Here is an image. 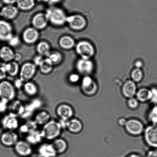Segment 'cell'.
Segmentation results:
<instances>
[{
    "label": "cell",
    "mask_w": 157,
    "mask_h": 157,
    "mask_svg": "<svg viewBox=\"0 0 157 157\" xmlns=\"http://www.w3.org/2000/svg\"><path fill=\"white\" fill-rule=\"evenodd\" d=\"M11 24L6 20H0V41H8L13 36Z\"/></svg>",
    "instance_id": "obj_6"
},
{
    "label": "cell",
    "mask_w": 157,
    "mask_h": 157,
    "mask_svg": "<svg viewBox=\"0 0 157 157\" xmlns=\"http://www.w3.org/2000/svg\"><path fill=\"white\" fill-rule=\"evenodd\" d=\"M65 126L69 132L73 133H79L82 128L81 121L76 118H71L66 121Z\"/></svg>",
    "instance_id": "obj_21"
},
{
    "label": "cell",
    "mask_w": 157,
    "mask_h": 157,
    "mask_svg": "<svg viewBox=\"0 0 157 157\" xmlns=\"http://www.w3.org/2000/svg\"><path fill=\"white\" fill-rule=\"evenodd\" d=\"M16 4L18 9L23 11H28L35 7V0H17Z\"/></svg>",
    "instance_id": "obj_30"
},
{
    "label": "cell",
    "mask_w": 157,
    "mask_h": 157,
    "mask_svg": "<svg viewBox=\"0 0 157 157\" xmlns=\"http://www.w3.org/2000/svg\"><path fill=\"white\" fill-rule=\"evenodd\" d=\"M60 122L55 120H50L43 126L42 131L44 139L48 140H54L61 135L62 130Z\"/></svg>",
    "instance_id": "obj_1"
},
{
    "label": "cell",
    "mask_w": 157,
    "mask_h": 157,
    "mask_svg": "<svg viewBox=\"0 0 157 157\" xmlns=\"http://www.w3.org/2000/svg\"><path fill=\"white\" fill-rule=\"evenodd\" d=\"M50 114L45 111H41L35 115L33 121L37 125L44 126L50 121Z\"/></svg>",
    "instance_id": "obj_25"
},
{
    "label": "cell",
    "mask_w": 157,
    "mask_h": 157,
    "mask_svg": "<svg viewBox=\"0 0 157 157\" xmlns=\"http://www.w3.org/2000/svg\"><path fill=\"white\" fill-rule=\"evenodd\" d=\"M56 113L61 120L66 122L73 117L74 111L69 105L63 104L59 105L57 108Z\"/></svg>",
    "instance_id": "obj_10"
},
{
    "label": "cell",
    "mask_w": 157,
    "mask_h": 157,
    "mask_svg": "<svg viewBox=\"0 0 157 157\" xmlns=\"http://www.w3.org/2000/svg\"><path fill=\"white\" fill-rule=\"evenodd\" d=\"M8 103L5 100H0V113H4L7 110Z\"/></svg>",
    "instance_id": "obj_40"
},
{
    "label": "cell",
    "mask_w": 157,
    "mask_h": 157,
    "mask_svg": "<svg viewBox=\"0 0 157 157\" xmlns=\"http://www.w3.org/2000/svg\"><path fill=\"white\" fill-rule=\"evenodd\" d=\"M38 152L40 157H55L57 154L53 144L48 143L41 144L38 149Z\"/></svg>",
    "instance_id": "obj_18"
},
{
    "label": "cell",
    "mask_w": 157,
    "mask_h": 157,
    "mask_svg": "<svg viewBox=\"0 0 157 157\" xmlns=\"http://www.w3.org/2000/svg\"><path fill=\"white\" fill-rule=\"evenodd\" d=\"M127 121L124 118H121V119H120L118 123L121 126L125 125Z\"/></svg>",
    "instance_id": "obj_49"
},
{
    "label": "cell",
    "mask_w": 157,
    "mask_h": 157,
    "mask_svg": "<svg viewBox=\"0 0 157 157\" xmlns=\"http://www.w3.org/2000/svg\"><path fill=\"white\" fill-rule=\"evenodd\" d=\"M53 64L49 58L43 59L38 67L41 73L44 75L50 74L53 70Z\"/></svg>",
    "instance_id": "obj_27"
},
{
    "label": "cell",
    "mask_w": 157,
    "mask_h": 157,
    "mask_svg": "<svg viewBox=\"0 0 157 157\" xmlns=\"http://www.w3.org/2000/svg\"><path fill=\"white\" fill-rule=\"evenodd\" d=\"M147 157H157V148H155L149 151Z\"/></svg>",
    "instance_id": "obj_45"
},
{
    "label": "cell",
    "mask_w": 157,
    "mask_h": 157,
    "mask_svg": "<svg viewBox=\"0 0 157 157\" xmlns=\"http://www.w3.org/2000/svg\"><path fill=\"white\" fill-rule=\"evenodd\" d=\"M23 89L25 92L29 96H35L38 93V89L36 84L30 81L25 82Z\"/></svg>",
    "instance_id": "obj_31"
},
{
    "label": "cell",
    "mask_w": 157,
    "mask_h": 157,
    "mask_svg": "<svg viewBox=\"0 0 157 157\" xmlns=\"http://www.w3.org/2000/svg\"><path fill=\"white\" fill-rule=\"evenodd\" d=\"M43 59L42 56L41 55H39V56H36L34 59V64L36 66H39Z\"/></svg>",
    "instance_id": "obj_44"
},
{
    "label": "cell",
    "mask_w": 157,
    "mask_h": 157,
    "mask_svg": "<svg viewBox=\"0 0 157 157\" xmlns=\"http://www.w3.org/2000/svg\"><path fill=\"white\" fill-rule=\"evenodd\" d=\"M47 57L50 59L54 65L60 63L62 61L63 58L61 53L56 51L50 52Z\"/></svg>",
    "instance_id": "obj_35"
},
{
    "label": "cell",
    "mask_w": 157,
    "mask_h": 157,
    "mask_svg": "<svg viewBox=\"0 0 157 157\" xmlns=\"http://www.w3.org/2000/svg\"><path fill=\"white\" fill-rule=\"evenodd\" d=\"M22 59V56L21 55L18 53H15L14 59L13 61H16V62H18L21 59Z\"/></svg>",
    "instance_id": "obj_47"
},
{
    "label": "cell",
    "mask_w": 157,
    "mask_h": 157,
    "mask_svg": "<svg viewBox=\"0 0 157 157\" xmlns=\"http://www.w3.org/2000/svg\"><path fill=\"white\" fill-rule=\"evenodd\" d=\"M135 66L138 68H139L140 67H142V63L140 61H137V62H136V64H135Z\"/></svg>",
    "instance_id": "obj_50"
},
{
    "label": "cell",
    "mask_w": 157,
    "mask_h": 157,
    "mask_svg": "<svg viewBox=\"0 0 157 157\" xmlns=\"http://www.w3.org/2000/svg\"><path fill=\"white\" fill-rule=\"evenodd\" d=\"M36 1L39 2H47L48 3L50 0H36Z\"/></svg>",
    "instance_id": "obj_51"
},
{
    "label": "cell",
    "mask_w": 157,
    "mask_h": 157,
    "mask_svg": "<svg viewBox=\"0 0 157 157\" xmlns=\"http://www.w3.org/2000/svg\"><path fill=\"white\" fill-rule=\"evenodd\" d=\"M7 75L4 66H0V81H2L5 79Z\"/></svg>",
    "instance_id": "obj_42"
},
{
    "label": "cell",
    "mask_w": 157,
    "mask_h": 157,
    "mask_svg": "<svg viewBox=\"0 0 157 157\" xmlns=\"http://www.w3.org/2000/svg\"><path fill=\"white\" fill-rule=\"evenodd\" d=\"M14 147L15 151L21 156L24 157L30 156L33 151L31 146L27 141L19 140Z\"/></svg>",
    "instance_id": "obj_11"
},
{
    "label": "cell",
    "mask_w": 157,
    "mask_h": 157,
    "mask_svg": "<svg viewBox=\"0 0 157 157\" xmlns=\"http://www.w3.org/2000/svg\"><path fill=\"white\" fill-rule=\"evenodd\" d=\"M128 157H140L138 155L135 154H133L131 155L130 156H129Z\"/></svg>",
    "instance_id": "obj_52"
},
{
    "label": "cell",
    "mask_w": 157,
    "mask_h": 157,
    "mask_svg": "<svg viewBox=\"0 0 157 157\" xmlns=\"http://www.w3.org/2000/svg\"><path fill=\"white\" fill-rule=\"evenodd\" d=\"M136 96L138 99L143 102L148 101L151 98V90L145 88L140 89L137 93Z\"/></svg>",
    "instance_id": "obj_34"
},
{
    "label": "cell",
    "mask_w": 157,
    "mask_h": 157,
    "mask_svg": "<svg viewBox=\"0 0 157 157\" xmlns=\"http://www.w3.org/2000/svg\"><path fill=\"white\" fill-rule=\"evenodd\" d=\"M0 48H1V47H0Z\"/></svg>",
    "instance_id": "obj_54"
},
{
    "label": "cell",
    "mask_w": 157,
    "mask_h": 157,
    "mask_svg": "<svg viewBox=\"0 0 157 157\" xmlns=\"http://www.w3.org/2000/svg\"><path fill=\"white\" fill-rule=\"evenodd\" d=\"M4 4L6 5H13L16 3L17 0H2Z\"/></svg>",
    "instance_id": "obj_46"
},
{
    "label": "cell",
    "mask_w": 157,
    "mask_h": 157,
    "mask_svg": "<svg viewBox=\"0 0 157 157\" xmlns=\"http://www.w3.org/2000/svg\"><path fill=\"white\" fill-rule=\"evenodd\" d=\"M149 119L154 125H157V105L155 106L152 109L150 114Z\"/></svg>",
    "instance_id": "obj_37"
},
{
    "label": "cell",
    "mask_w": 157,
    "mask_h": 157,
    "mask_svg": "<svg viewBox=\"0 0 157 157\" xmlns=\"http://www.w3.org/2000/svg\"><path fill=\"white\" fill-rule=\"evenodd\" d=\"M151 101L155 104H157V88L153 87L151 89Z\"/></svg>",
    "instance_id": "obj_39"
},
{
    "label": "cell",
    "mask_w": 157,
    "mask_h": 157,
    "mask_svg": "<svg viewBox=\"0 0 157 157\" xmlns=\"http://www.w3.org/2000/svg\"><path fill=\"white\" fill-rule=\"evenodd\" d=\"M60 46L64 50H70L75 45V41L73 38L67 35L61 37L59 41Z\"/></svg>",
    "instance_id": "obj_28"
},
{
    "label": "cell",
    "mask_w": 157,
    "mask_h": 157,
    "mask_svg": "<svg viewBox=\"0 0 157 157\" xmlns=\"http://www.w3.org/2000/svg\"><path fill=\"white\" fill-rule=\"evenodd\" d=\"M18 9L13 5H6L0 10V15L5 20H13L17 16Z\"/></svg>",
    "instance_id": "obj_17"
},
{
    "label": "cell",
    "mask_w": 157,
    "mask_h": 157,
    "mask_svg": "<svg viewBox=\"0 0 157 157\" xmlns=\"http://www.w3.org/2000/svg\"><path fill=\"white\" fill-rule=\"evenodd\" d=\"M36 49L38 53L41 56L47 57L50 52V44L46 41H42L38 43Z\"/></svg>",
    "instance_id": "obj_32"
},
{
    "label": "cell",
    "mask_w": 157,
    "mask_h": 157,
    "mask_svg": "<svg viewBox=\"0 0 157 157\" xmlns=\"http://www.w3.org/2000/svg\"><path fill=\"white\" fill-rule=\"evenodd\" d=\"M39 37L38 30L34 28L29 27L23 32L22 39L26 44H32L38 40Z\"/></svg>",
    "instance_id": "obj_12"
},
{
    "label": "cell",
    "mask_w": 157,
    "mask_h": 157,
    "mask_svg": "<svg viewBox=\"0 0 157 157\" xmlns=\"http://www.w3.org/2000/svg\"><path fill=\"white\" fill-rule=\"evenodd\" d=\"M145 140L150 147L157 148V125H151L147 128L144 133Z\"/></svg>",
    "instance_id": "obj_9"
},
{
    "label": "cell",
    "mask_w": 157,
    "mask_h": 157,
    "mask_svg": "<svg viewBox=\"0 0 157 157\" xmlns=\"http://www.w3.org/2000/svg\"><path fill=\"white\" fill-rule=\"evenodd\" d=\"M129 107L132 109H135L137 107L138 102L137 100L134 98H130L128 101Z\"/></svg>",
    "instance_id": "obj_41"
},
{
    "label": "cell",
    "mask_w": 157,
    "mask_h": 157,
    "mask_svg": "<svg viewBox=\"0 0 157 157\" xmlns=\"http://www.w3.org/2000/svg\"><path fill=\"white\" fill-rule=\"evenodd\" d=\"M14 86L10 82L3 80L0 82V98L7 102L13 101L16 97Z\"/></svg>",
    "instance_id": "obj_3"
},
{
    "label": "cell",
    "mask_w": 157,
    "mask_h": 157,
    "mask_svg": "<svg viewBox=\"0 0 157 157\" xmlns=\"http://www.w3.org/2000/svg\"><path fill=\"white\" fill-rule=\"evenodd\" d=\"M143 73L141 71L139 68L134 70L132 73V78L134 81L139 82L142 79Z\"/></svg>",
    "instance_id": "obj_36"
},
{
    "label": "cell",
    "mask_w": 157,
    "mask_h": 157,
    "mask_svg": "<svg viewBox=\"0 0 157 157\" xmlns=\"http://www.w3.org/2000/svg\"><path fill=\"white\" fill-rule=\"evenodd\" d=\"M52 144L56 153L60 154L64 153L68 147V144L67 141L62 138H56L54 140Z\"/></svg>",
    "instance_id": "obj_26"
},
{
    "label": "cell",
    "mask_w": 157,
    "mask_h": 157,
    "mask_svg": "<svg viewBox=\"0 0 157 157\" xmlns=\"http://www.w3.org/2000/svg\"><path fill=\"white\" fill-rule=\"evenodd\" d=\"M0 16H1V15H0Z\"/></svg>",
    "instance_id": "obj_53"
},
{
    "label": "cell",
    "mask_w": 157,
    "mask_h": 157,
    "mask_svg": "<svg viewBox=\"0 0 157 157\" xmlns=\"http://www.w3.org/2000/svg\"><path fill=\"white\" fill-rule=\"evenodd\" d=\"M82 88L84 93L90 95L96 92L97 86L91 78L89 76H86L82 82Z\"/></svg>",
    "instance_id": "obj_19"
},
{
    "label": "cell",
    "mask_w": 157,
    "mask_h": 157,
    "mask_svg": "<svg viewBox=\"0 0 157 157\" xmlns=\"http://www.w3.org/2000/svg\"><path fill=\"white\" fill-rule=\"evenodd\" d=\"M61 1V0H50L48 4L50 5H54L59 3Z\"/></svg>",
    "instance_id": "obj_48"
},
{
    "label": "cell",
    "mask_w": 157,
    "mask_h": 157,
    "mask_svg": "<svg viewBox=\"0 0 157 157\" xmlns=\"http://www.w3.org/2000/svg\"><path fill=\"white\" fill-rule=\"evenodd\" d=\"M77 70L82 74H87L92 72L93 64L89 59L82 58L78 60L76 64Z\"/></svg>",
    "instance_id": "obj_20"
},
{
    "label": "cell",
    "mask_w": 157,
    "mask_h": 157,
    "mask_svg": "<svg viewBox=\"0 0 157 157\" xmlns=\"http://www.w3.org/2000/svg\"><path fill=\"white\" fill-rule=\"evenodd\" d=\"M15 55V52L8 46H4L0 48V58L4 62L8 63L13 61Z\"/></svg>",
    "instance_id": "obj_22"
},
{
    "label": "cell",
    "mask_w": 157,
    "mask_h": 157,
    "mask_svg": "<svg viewBox=\"0 0 157 157\" xmlns=\"http://www.w3.org/2000/svg\"><path fill=\"white\" fill-rule=\"evenodd\" d=\"M36 72V66L34 63H26L20 69L19 79L23 82L30 81Z\"/></svg>",
    "instance_id": "obj_4"
},
{
    "label": "cell",
    "mask_w": 157,
    "mask_h": 157,
    "mask_svg": "<svg viewBox=\"0 0 157 157\" xmlns=\"http://www.w3.org/2000/svg\"><path fill=\"white\" fill-rule=\"evenodd\" d=\"M49 22L54 25L61 26L67 23V16L63 9L57 7H51L45 13Z\"/></svg>",
    "instance_id": "obj_2"
},
{
    "label": "cell",
    "mask_w": 157,
    "mask_h": 157,
    "mask_svg": "<svg viewBox=\"0 0 157 157\" xmlns=\"http://www.w3.org/2000/svg\"><path fill=\"white\" fill-rule=\"evenodd\" d=\"M37 126V124L35 123L34 121H29L21 126L19 128L20 131L21 133L28 135L36 130Z\"/></svg>",
    "instance_id": "obj_33"
},
{
    "label": "cell",
    "mask_w": 157,
    "mask_h": 157,
    "mask_svg": "<svg viewBox=\"0 0 157 157\" xmlns=\"http://www.w3.org/2000/svg\"><path fill=\"white\" fill-rule=\"evenodd\" d=\"M8 42L9 45L11 47H16L19 44L20 39L17 36H13Z\"/></svg>",
    "instance_id": "obj_38"
},
{
    "label": "cell",
    "mask_w": 157,
    "mask_h": 157,
    "mask_svg": "<svg viewBox=\"0 0 157 157\" xmlns=\"http://www.w3.org/2000/svg\"><path fill=\"white\" fill-rule=\"evenodd\" d=\"M69 79L71 82L76 83L79 81V76L76 74H72L69 76Z\"/></svg>",
    "instance_id": "obj_43"
},
{
    "label": "cell",
    "mask_w": 157,
    "mask_h": 157,
    "mask_svg": "<svg viewBox=\"0 0 157 157\" xmlns=\"http://www.w3.org/2000/svg\"><path fill=\"white\" fill-rule=\"evenodd\" d=\"M136 86L135 83L132 81H128L124 83L122 88V92L124 96L131 98L136 93Z\"/></svg>",
    "instance_id": "obj_24"
},
{
    "label": "cell",
    "mask_w": 157,
    "mask_h": 157,
    "mask_svg": "<svg viewBox=\"0 0 157 157\" xmlns=\"http://www.w3.org/2000/svg\"><path fill=\"white\" fill-rule=\"evenodd\" d=\"M76 50L77 53L84 59H89L94 53L93 46L86 41L78 42L76 46Z\"/></svg>",
    "instance_id": "obj_5"
},
{
    "label": "cell",
    "mask_w": 157,
    "mask_h": 157,
    "mask_svg": "<svg viewBox=\"0 0 157 157\" xmlns=\"http://www.w3.org/2000/svg\"><path fill=\"white\" fill-rule=\"evenodd\" d=\"M48 22L45 13H36L32 18V23L33 27L37 30H42L45 28Z\"/></svg>",
    "instance_id": "obj_15"
},
{
    "label": "cell",
    "mask_w": 157,
    "mask_h": 157,
    "mask_svg": "<svg viewBox=\"0 0 157 157\" xmlns=\"http://www.w3.org/2000/svg\"><path fill=\"white\" fill-rule=\"evenodd\" d=\"M27 142L30 144L36 145L44 139L41 130H36L28 134L26 138Z\"/></svg>",
    "instance_id": "obj_23"
},
{
    "label": "cell",
    "mask_w": 157,
    "mask_h": 157,
    "mask_svg": "<svg viewBox=\"0 0 157 157\" xmlns=\"http://www.w3.org/2000/svg\"><path fill=\"white\" fill-rule=\"evenodd\" d=\"M7 74L12 77L16 76L19 74L20 69L18 63L15 61H12L7 63L4 66Z\"/></svg>",
    "instance_id": "obj_29"
},
{
    "label": "cell",
    "mask_w": 157,
    "mask_h": 157,
    "mask_svg": "<svg viewBox=\"0 0 157 157\" xmlns=\"http://www.w3.org/2000/svg\"><path fill=\"white\" fill-rule=\"evenodd\" d=\"M3 128L7 130L14 131L19 127V123L17 117L9 114L6 115L2 121Z\"/></svg>",
    "instance_id": "obj_13"
},
{
    "label": "cell",
    "mask_w": 157,
    "mask_h": 157,
    "mask_svg": "<svg viewBox=\"0 0 157 157\" xmlns=\"http://www.w3.org/2000/svg\"><path fill=\"white\" fill-rule=\"evenodd\" d=\"M19 137L14 131L7 130L0 137V141L3 145L7 147L14 146L18 142Z\"/></svg>",
    "instance_id": "obj_7"
},
{
    "label": "cell",
    "mask_w": 157,
    "mask_h": 157,
    "mask_svg": "<svg viewBox=\"0 0 157 157\" xmlns=\"http://www.w3.org/2000/svg\"><path fill=\"white\" fill-rule=\"evenodd\" d=\"M67 23L73 30H79L84 28L86 25L85 18L79 15H74L67 16Z\"/></svg>",
    "instance_id": "obj_8"
},
{
    "label": "cell",
    "mask_w": 157,
    "mask_h": 157,
    "mask_svg": "<svg viewBox=\"0 0 157 157\" xmlns=\"http://www.w3.org/2000/svg\"><path fill=\"white\" fill-rule=\"evenodd\" d=\"M9 114L17 117L24 114L25 112V106L19 100H13L9 105Z\"/></svg>",
    "instance_id": "obj_16"
},
{
    "label": "cell",
    "mask_w": 157,
    "mask_h": 157,
    "mask_svg": "<svg viewBox=\"0 0 157 157\" xmlns=\"http://www.w3.org/2000/svg\"><path fill=\"white\" fill-rule=\"evenodd\" d=\"M126 130L131 134L138 135L144 130V126L138 120L132 119L127 121L125 124Z\"/></svg>",
    "instance_id": "obj_14"
}]
</instances>
